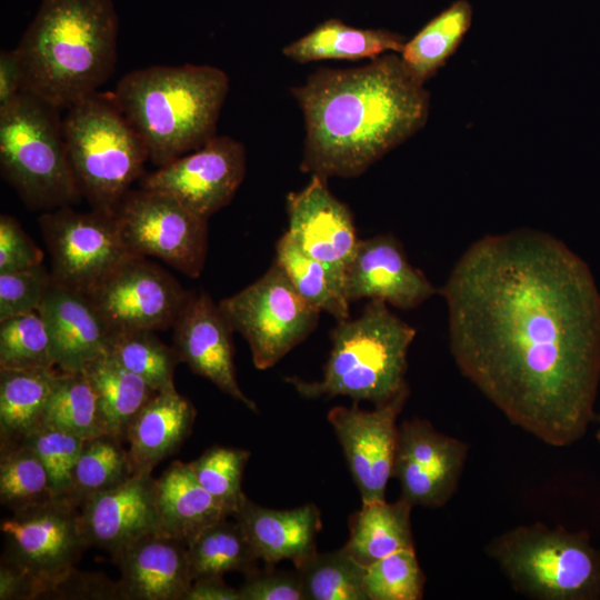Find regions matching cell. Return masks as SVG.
<instances>
[{
	"instance_id": "ac0fdd59",
	"label": "cell",
	"mask_w": 600,
	"mask_h": 600,
	"mask_svg": "<svg viewBox=\"0 0 600 600\" xmlns=\"http://www.w3.org/2000/svg\"><path fill=\"white\" fill-rule=\"evenodd\" d=\"M172 328L173 348L180 362L249 410L258 411L236 377L231 338L234 331L207 292H190Z\"/></svg>"
},
{
	"instance_id": "60d3db41",
	"label": "cell",
	"mask_w": 600,
	"mask_h": 600,
	"mask_svg": "<svg viewBox=\"0 0 600 600\" xmlns=\"http://www.w3.org/2000/svg\"><path fill=\"white\" fill-rule=\"evenodd\" d=\"M22 441L32 448L42 461L54 498L71 501L72 473L83 439L57 428L42 426Z\"/></svg>"
},
{
	"instance_id": "7bdbcfd3",
	"label": "cell",
	"mask_w": 600,
	"mask_h": 600,
	"mask_svg": "<svg viewBox=\"0 0 600 600\" xmlns=\"http://www.w3.org/2000/svg\"><path fill=\"white\" fill-rule=\"evenodd\" d=\"M42 599L121 600L117 581L104 573L83 572L76 567L53 582Z\"/></svg>"
},
{
	"instance_id": "d6a6232c",
	"label": "cell",
	"mask_w": 600,
	"mask_h": 600,
	"mask_svg": "<svg viewBox=\"0 0 600 600\" xmlns=\"http://www.w3.org/2000/svg\"><path fill=\"white\" fill-rule=\"evenodd\" d=\"M107 354L157 392L176 389L174 370L180 360L174 348L164 344L156 331L110 332Z\"/></svg>"
},
{
	"instance_id": "8fae6325",
	"label": "cell",
	"mask_w": 600,
	"mask_h": 600,
	"mask_svg": "<svg viewBox=\"0 0 600 600\" xmlns=\"http://www.w3.org/2000/svg\"><path fill=\"white\" fill-rule=\"evenodd\" d=\"M39 227L53 281L83 294L134 256L121 238L114 213L79 212L67 206L43 211Z\"/></svg>"
},
{
	"instance_id": "681fc988",
	"label": "cell",
	"mask_w": 600,
	"mask_h": 600,
	"mask_svg": "<svg viewBox=\"0 0 600 600\" xmlns=\"http://www.w3.org/2000/svg\"><path fill=\"white\" fill-rule=\"evenodd\" d=\"M593 421H596L598 423V431H597L596 438H597L598 442L600 443V413L594 414Z\"/></svg>"
},
{
	"instance_id": "277c9868",
	"label": "cell",
	"mask_w": 600,
	"mask_h": 600,
	"mask_svg": "<svg viewBox=\"0 0 600 600\" xmlns=\"http://www.w3.org/2000/svg\"><path fill=\"white\" fill-rule=\"evenodd\" d=\"M229 77L208 64L150 66L124 74L112 99L158 168L216 136Z\"/></svg>"
},
{
	"instance_id": "1f68e13d",
	"label": "cell",
	"mask_w": 600,
	"mask_h": 600,
	"mask_svg": "<svg viewBox=\"0 0 600 600\" xmlns=\"http://www.w3.org/2000/svg\"><path fill=\"white\" fill-rule=\"evenodd\" d=\"M192 579L222 576L239 571L247 573L259 560L238 521L220 520L206 528L188 544Z\"/></svg>"
},
{
	"instance_id": "5b68a950",
	"label": "cell",
	"mask_w": 600,
	"mask_h": 600,
	"mask_svg": "<svg viewBox=\"0 0 600 600\" xmlns=\"http://www.w3.org/2000/svg\"><path fill=\"white\" fill-rule=\"evenodd\" d=\"M416 334L386 302L369 300L359 317L340 320L332 329L320 380L288 377L286 381L308 399L347 396L357 402L382 403L408 386L407 357Z\"/></svg>"
},
{
	"instance_id": "c3c4849f",
	"label": "cell",
	"mask_w": 600,
	"mask_h": 600,
	"mask_svg": "<svg viewBox=\"0 0 600 600\" xmlns=\"http://www.w3.org/2000/svg\"><path fill=\"white\" fill-rule=\"evenodd\" d=\"M183 600H241L239 588L228 586L222 576L193 579Z\"/></svg>"
},
{
	"instance_id": "ffe728a7",
	"label": "cell",
	"mask_w": 600,
	"mask_h": 600,
	"mask_svg": "<svg viewBox=\"0 0 600 600\" xmlns=\"http://www.w3.org/2000/svg\"><path fill=\"white\" fill-rule=\"evenodd\" d=\"M151 473H133L123 483L89 497L80 507L90 546L111 557L140 538L160 533Z\"/></svg>"
},
{
	"instance_id": "f546056e",
	"label": "cell",
	"mask_w": 600,
	"mask_h": 600,
	"mask_svg": "<svg viewBox=\"0 0 600 600\" xmlns=\"http://www.w3.org/2000/svg\"><path fill=\"white\" fill-rule=\"evenodd\" d=\"M472 21V7L458 0L430 20L404 43L401 60L408 71L424 83L454 53Z\"/></svg>"
},
{
	"instance_id": "484cf974",
	"label": "cell",
	"mask_w": 600,
	"mask_h": 600,
	"mask_svg": "<svg viewBox=\"0 0 600 600\" xmlns=\"http://www.w3.org/2000/svg\"><path fill=\"white\" fill-rule=\"evenodd\" d=\"M413 506L403 498L362 502L350 516L349 539L342 547L364 568L401 550L416 549L410 514Z\"/></svg>"
},
{
	"instance_id": "7c38bea8",
	"label": "cell",
	"mask_w": 600,
	"mask_h": 600,
	"mask_svg": "<svg viewBox=\"0 0 600 600\" xmlns=\"http://www.w3.org/2000/svg\"><path fill=\"white\" fill-rule=\"evenodd\" d=\"M0 529L4 539L1 559L38 578L44 584V593L76 567L90 547L80 507L66 499L11 512L1 521Z\"/></svg>"
},
{
	"instance_id": "b9f144b4",
	"label": "cell",
	"mask_w": 600,
	"mask_h": 600,
	"mask_svg": "<svg viewBox=\"0 0 600 600\" xmlns=\"http://www.w3.org/2000/svg\"><path fill=\"white\" fill-rule=\"evenodd\" d=\"M52 282L42 264L0 272V321L38 310Z\"/></svg>"
},
{
	"instance_id": "4dcf8cb0",
	"label": "cell",
	"mask_w": 600,
	"mask_h": 600,
	"mask_svg": "<svg viewBox=\"0 0 600 600\" xmlns=\"http://www.w3.org/2000/svg\"><path fill=\"white\" fill-rule=\"evenodd\" d=\"M274 261L308 302L337 321L350 318L342 283L322 262L304 253L287 232L276 244Z\"/></svg>"
},
{
	"instance_id": "ee69618b",
	"label": "cell",
	"mask_w": 600,
	"mask_h": 600,
	"mask_svg": "<svg viewBox=\"0 0 600 600\" xmlns=\"http://www.w3.org/2000/svg\"><path fill=\"white\" fill-rule=\"evenodd\" d=\"M246 578L239 591L241 600H304L302 582L298 571L272 569L253 570Z\"/></svg>"
},
{
	"instance_id": "7402d4cb",
	"label": "cell",
	"mask_w": 600,
	"mask_h": 600,
	"mask_svg": "<svg viewBox=\"0 0 600 600\" xmlns=\"http://www.w3.org/2000/svg\"><path fill=\"white\" fill-rule=\"evenodd\" d=\"M38 311L60 371H83L91 361L107 354L110 330L86 294L53 281Z\"/></svg>"
},
{
	"instance_id": "d6986e66",
	"label": "cell",
	"mask_w": 600,
	"mask_h": 600,
	"mask_svg": "<svg viewBox=\"0 0 600 600\" xmlns=\"http://www.w3.org/2000/svg\"><path fill=\"white\" fill-rule=\"evenodd\" d=\"M343 292L349 303L381 300L410 310L439 293V289L410 263L398 239L380 234L359 240L344 271Z\"/></svg>"
},
{
	"instance_id": "ab89813d",
	"label": "cell",
	"mask_w": 600,
	"mask_h": 600,
	"mask_svg": "<svg viewBox=\"0 0 600 600\" xmlns=\"http://www.w3.org/2000/svg\"><path fill=\"white\" fill-rule=\"evenodd\" d=\"M424 584L416 549L401 550L371 563L363 576L368 600H420Z\"/></svg>"
},
{
	"instance_id": "8d00e7d4",
	"label": "cell",
	"mask_w": 600,
	"mask_h": 600,
	"mask_svg": "<svg viewBox=\"0 0 600 600\" xmlns=\"http://www.w3.org/2000/svg\"><path fill=\"white\" fill-rule=\"evenodd\" d=\"M296 570L304 600H368L363 588L366 568L343 548L317 552Z\"/></svg>"
},
{
	"instance_id": "83f0119b",
	"label": "cell",
	"mask_w": 600,
	"mask_h": 600,
	"mask_svg": "<svg viewBox=\"0 0 600 600\" xmlns=\"http://www.w3.org/2000/svg\"><path fill=\"white\" fill-rule=\"evenodd\" d=\"M58 374L52 368L0 369V443L20 442L43 426Z\"/></svg>"
},
{
	"instance_id": "f35d334b",
	"label": "cell",
	"mask_w": 600,
	"mask_h": 600,
	"mask_svg": "<svg viewBox=\"0 0 600 600\" xmlns=\"http://www.w3.org/2000/svg\"><path fill=\"white\" fill-rule=\"evenodd\" d=\"M53 366L50 337L38 310L0 321V369Z\"/></svg>"
},
{
	"instance_id": "4fadbf2b",
	"label": "cell",
	"mask_w": 600,
	"mask_h": 600,
	"mask_svg": "<svg viewBox=\"0 0 600 600\" xmlns=\"http://www.w3.org/2000/svg\"><path fill=\"white\" fill-rule=\"evenodd\" d=\"M189 294L164 269L132 256L86 296L114 332L173 327Z\"/></svg>"
},
{
	"instance_id": "2e32d148",
	"label": "cell",
	"mask_w": 600,
	"mask_h": 600,
	"mask_svg": "<svg viewBox=\"0 0 600 600\" xmlns=\"http://www.w3.org/2000/svg\"><path fill=\"white\" fill-rule=\"evenodd\" d=\"M468 450V443L439 432L428 420L402 421L392 474L400 497L413 507L444 506L458 489Z\"/></svg>"
},
{
	"instance_id": "d590c367",
	"label": "cell",
	"mask_w": 600,
	"mask_h": 600,
	"mask_svg": "<svg viewBox=\"0 0 600 600\" xmlns=\"http://www.w3.org/2000/svg\"><path fill=\"white\" fill-rule=\"evenodd\" d=\"M56 499L48 472L24 441L0 443V501L11 512Z\"/></svg>"
},
{
	"instance_id": "836d02e7",
	"label": "cell",
	"mask_w": 600,
	"mask_h": 600,
	"mask_svg": "<svg viewBox=\"0 0 600 600\" xmlns=\"http://www.w3.org/2000/svg\"><path fill=\"white\" fill-rule=\"evenodd\" d=\"M43 426L83 440L107 432L97 396L83 371H60L47 403Z\"/></svg>"
},
{
	"instance_id": "30bf717a",
	"label": "cell",
	"mask_w": 600,
	"mask_h": 600,
	"mask_svg": "<svg viewBox=\"0 0 600 600\" xmlns=\"http://www.w3.org/2000/svg\"><path fill=\"white\" fill-rule=\"evenodd\" d=\"M114 217L132 254L156 257L190 278L201 274L208 251L207 219L143 188L131 189Z\"/></svg>"
},
{
	"instance_id": "74e56055",
	"label": "cell",
	"mask_w": 600,
	"mask_h": 600,
	"mask_svg": "<svg viewBox=\"0 0 600 600\" xmlns=\"http://www.w3.org/2000/svg\"><path fill=\"white\" fill-rule=\"evenodd\" d=\"M250 454L240 448L213 446L188 462L198 482L232 517L247 499L241 482Z\"/></svg>"
},
{
	"instance_id": "6da1fadb",
	"label": "cell",
	"mask_w": 600,
	"mask_h": 600,
	"mask_svg": "<svg viewBox=\"0 0 600 600\" xmlns=\"http://www.w3.org/2000/svg\"><path fill=\"white\" fill-rule=\"evenodd\" d=\"M439 293L461 374L546 444L580 440L600 383V290L588 263L544 231L487 234Z\"/></svg>"
},
{
	"instance_id": "4316f807",
	"label": "cell",
	"mask_w": 600,
	"mask_h": 600,
	"mask_svg": "<svg viewBox=\"0 0 600 600\" xmlns=\"http://www.w3.org/2000/svg\"><path fill=\"white\" fill-rule=\"evenodd\" d=\"M402 36L382 29H360L338 19L320 23L302 38L282 49L283 56L307 63L320 60L374 59L388 51L401 52Z\"/></svg>"
},
{
	"instance_id": "3957f363",
	"label": "cell",
	"mask_w": 600,
	"mask_h": 600,
	"mask_svg": "<svg viewBox=\"0 0 600 600\" xmlns=\"http://www.w3.org/2000/svg\"><path fill=\"white\" fill-rule=\"evenodd\" d=\"M117 37L111 0H42L17 47L21 91L69 109L112 74Z\"/></svg>"
},
{
	"instance_id": "d4e9b609",
	"label": "cell",
	"mask_w": 600,
	"mask_h": 600,
	"mask_svg": "<svg viewBox=\"0 0 600 600\" xmlns=\"http://www.w3.org/2000/svg\"><path fill=\"white\" fill-rule=\"evenodd\" d=\"M161 534L189 544L200 532L229 517L198 482L188 462L173 461L154 481Z\"/></svg>"
},
{
	"instance_id": "ba28073f",
	"label": "cell",
	"mask_w": 600,
	"mask_h": 600,
	"mask_svg": "<svg viewBox=\"0 0 600 600\" xmlns=\"http://www.w3.org/2000/svg\"><path fill=\"white\" fill-rule=\"evenodd\" d=\"M512 588L537 600L600 599V551L586 532L518 526L484 549Z\"/></svg>"
},
{
	"instance_id": "9a60e30c",
	"label": "cell",
	"mask_w": 600,
	"mask_h": 600,
	"mask_svg": "<svg viewBox=\"0 0 600 600\" xmlns=\"http://www.w3.org/2000/svg\"><path fill=\"white\" fill-rule=\"evenodd\" d=\"M410 396L409 384L391 399L362 410L338 406L327 416L342 447L362 502L386 500L393 474L398 441L397 419Z\"/></svg>"
},
{
	"instance_id": "bcb514c9",
	"label": "cell",
	"mask_w": 600,
	"mask_h": 600,
	"mask_svg": "<svg viewBox=\"0 0 600 600\" xmlns=\"http://www.w3.org/2000/svg\"><path fill=\"white\" fill-rule=\"evenodd\" d=\"M44 590V584L38 578L24 569L1 559L0 600L41 599Z\"/></svg>"
},
{
	"instance_id": "e575fe53",
	"label": "cell",
	"mask_w": 600,
	"mask_h": 600,
	"mask_svg": "<svg viewBox=\"0 0 600 600\" xmlns=\"http://www.w3.org/2000/svg\"><path fill=\"white\" fill-rule=\"evenodd\" d=\"M132 474L122 440L109 433L86 439L72 473L71 501L81 507L89 497L123 483Z\"/></svg>"
},
{
	"instance_id": "cb8c5ba5",
	"label": "cell",
	"mask_w": 600,
	"mask_h": 600,
	"mask_svg": "<svg viewBox=\"0 0 600 600\" xmlns=\"http://www.w3.org/2000/svg\"><path fill=\"white\" fill-rule=\"evenodd\" d=\"M196 409L177 389L159 391L128 427L126 441L133 473H151L192 431Z\"/></svg>"
},
{
	"instance_id": "5bb4252c",
	"label": "cell",
	"mask_w": 600,
	"mask_h": 600,
	"mask_svg": "<svg viewBox=\"0 0 600 600\" xmlns=\"http://www.w3.org/2000/svg\"><path fill=\"white\" fill-rule=\"evenodd\" d=\"M246 169L244 146L231 137L214 136L200 148L143 176L141 188L168 196L208 220L231 202Z\"/></svg>"
},
{
	"instance_id": "8992f818",
	"label": "cell",
	"mask_w": 600,
	"mask_h": 600,
	"mask_svg": "<svg viewBox=\"0 0 600 600\" xmlns=\"http://www.w3.org/2000/svg\"><path fill=\"white\" fill-rule=\"evenodd\" d=\"M67 110L63 137L81 196L92 209L114 213L143 176L146 143L112 96L96 92Z\"/></svg>"
},
{
	"instance_id": "44dd1931",
	"label": "cell",
	"mask_w": 600,
	"mask_h": 600,
	"mask_svg": "<svg viewBox=\"0 0 600 600\" xmlns=\"http://www.w3.org/2000/svg\"><path fill=\"white\" fill-rule=\"evenodd\" d=\"M112 560L120 571L121 600H183L193 581L188 546L158 532L140 538Z\"/></svg>"
},
{
	"instance_id": "7a4b0ae2",
	"label": "cell",
	"mask_w": 600,
	"mask_h": 600,
	"mask_svg": "<svg viewBox=\"0 0 600 600\" xmlns=\"http://www.w3.org/2000/svg\"><path fill=\"white\" fill-rule=\"evenodd\" d=\"M397 54L351 69H319L292 94L306 140L300 168L326 178L362 174L427 122L430 96Z\"/></svg>"
},
{
	"instance_id": "7dc6e473",
	"label": "cell",
	"mask_w": 600,
	"mask_h": 600,
	"mask_svg": "<svg viewBox=\"0 0 600 600\" xmlns=\"http://www.w3.org/2000/svg\"><path fill=\"white\" fill-rule=\"evenodd\" d=\"M22 70L17 48L0 51V109L8 107L21 92Z\"/></svg>"
},
{
	"instance_id": "f6af8a7d",
	"label": "cell",
	"mask_w": 600,
	"mask_h": 600,
	"mask_svg": "<svg viewBox=\"0 0 600 600\" xmlns=\"http://www.w3.org/2000/svg\"><path fill=\"white\" fill-rule=\"evenodd\" d=\"M43 252L11 216H0V272L42 264Z\"/></svg>"
},
{
	"instance_id": "9c48e42d",
	"label": "cell",
	"mask_w": 600,
	"mask_h": 600,
	"mask_svg": "<svg viewBox=\"0 0 600 600\" xmlns=\"http://www.w3.org/2000/svg\"><path fill=\"white\" fill-rule=\"evenodd\" d=\"M233 331L249 343L256 368L273 367L317 327L320 310L292 286L276 261L254 282L220 301Z\"/></svg>"
},
{
	"instance_id": "f1b7e54d",
	"label": "cell",
	"mask_w": 600,
	"mask_h": 600,
	"mask_svg": "<svg viewBox=\"0 0 600 600\" xmlns=\"http://www.w3.org/2000/svg\"><path fill=\"white\" fill-rule=\"evenodd\" d=\"M83 372L97 396L107 432L126 440L129 424L157 391L108 354L91 361Z\"/></svg>"
},
{
	"instance_id": "e0dca14e",
	"label": "cell",
	"mask_w": 600,
	"mask_h": 600,
	"mask_svg": "<svg viewBox=\"0 0 600 600\" xmlns=\"http://www.w3.org/2000/svg\"><path fill=\"white\" fill-rule=\"evenodd\" d=\"M327 179L311 174L308 184L287 197L288 230L292 241L322 262L342 283L359 239L347 204L330 191Z\"/></svg>"
},
{
	"instance_id": "603a6c76",
	"label": "cell",
	"mask_w": 600,
	"mask_h": 600,
	"mask_svg": "<svg viewBox=\"0 0 600 600\" xmlns=\"http://www.w3.org/2000/svg\"><path fill=\"white\" fill-rule=\"evenodd\" d=\"M233 517L258 559L269 566L289 560L299 568L318 552L317 534L322 523L320 511L313 503L277 510L247 498Z\"/></svg>"
},
{
	"instance_id": "52a82bcc",
	"label": "cell",
	"mask_w": 600,
	"mask_h": 600,
	"mask_svg": "<svg viewBox=\"0 0 600 600\" xmlns=\"http://www.w3.org/2000/svg\"><path fill=\"white\" fill-rule=\"evenodd\" d=\"M59 111L24 91L0 109L1 174L32 210L72 206L82 198L69 162Z\"/></svg>"
}]
</instances>
